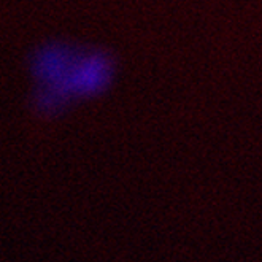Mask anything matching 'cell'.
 <instances>
[{"mask_svg":"<svg viewBox=\"0 0 262 262\" xmlns=\"http://www.w3.org/2000/svg\"><path fill=\"white\" fill-rule=\"evenodd\" d=\"M30 72L38 81L34 103L40 113H54L70 97L88 96L102 88L106 75L99 56L76 59L66 46L48 45L30 60Z\"/></svg>","mask_w":262,"mask_h":262,"instance_id":"1","label":"cell"}]
</instances>
